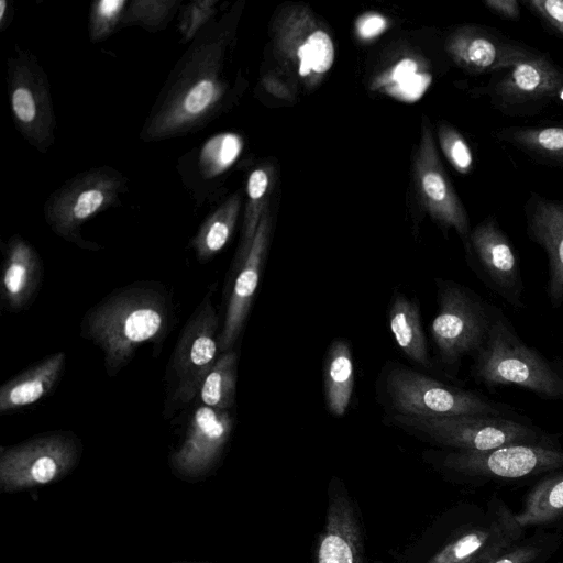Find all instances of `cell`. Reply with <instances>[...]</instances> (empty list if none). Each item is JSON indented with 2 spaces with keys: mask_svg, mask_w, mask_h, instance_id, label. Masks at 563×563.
Listing matches in <instances>:
<instances>
[{
  "mask_svg": "<svg viewBox=\"0 0 563 563\" xmlns=\"http://www.w3.org/2000/svg\"><path fill=\"white\" fill-rule=\"evenodd\" d=\"M175 322L172 294L155 282H137L104 296L85 313L80 335L103 354L104 369L113 377L144 343L157 349Z\"/></svg>",
  "mask_w": 563,
  "mask_h": 563,
  "instance_id": "1",
  "label": "cell"
},
{
  "mask_svg": "<svg viewBox=\"0 0 563 563\" xmlns=\"http://www.w3.org/2000/svg\"><path fill=\"white\" fill-rule=\"evenodd\" d=\"M474 375L488 386L517 385L541 397L563 400V376L518 338L495 307L486 341L477 351Z\"/></svg>",
  "mask_w": 563,
  "mask_h": 563,
  "instance_id": "2",
  "label": "cell"
},
{
  "mask_svg": "<svg viewBox=\"0 0 563 563\" xmlns=\"http://www.w3.org/2000/svg\"><path fill=\"white\" fill-rule=\"evenodd\" d=\"M395 424L429 441L459 451H487L509 444L559 446L555 437L510 417L457 415L421 417L395 415Z\"/></svg>",
  "mask_w": 563,
  "mask_h": 563,
  "instance_id": "3",
  "label": "cell"
},
{
  "mask_svg": "<svg viewBox=\"0 0 563 563\" xmlns=\"http://www.w3.org/2000/svg\"><path fill=\"white\" fill-rule=\"evenodd\" d=\"M211 288L180 331L166 373L168 404L178 408L198 396L219 356V318ZM166 400V401H167Z\"/></svg>",
  "mask_w": 563,
  "mask_h": 563,
  "instance_id": "4",
  "label": "cell"
},
{
  "mask_svg": "<svg viewBox=\"0 0 563 563\" xmlns=\"http://www.w3.org/2000/svg\"><path fill=\"white\" fill-rule=\"evenodd\" d=\"M82 445L69 431H52L0 450V485L13 493L46 485L69 473Z\"/></svg>",
  "mask_w": 563,
  "mask_h": 563,
  "instance_id": "5",
  "label": "cell"
},
{
  "mask_svg": "<svg viewBox=\"0 0 563 563\" xmlns=\"http://www.w3.org/2000/svg\"><path fill=\"white\" fill-rule=\"evenodd\" d=\"M387 394L398 415L445 417L492 415L506 417L503 406L470 390L444 385L416 371L396 367L387 376Z\"/></svg>",
  "mask_w": 563,
  "mask_h": 563,
  "instance_id": "6",
  "label": "cell"
},
{
  "mask_svg": "<svg viewBox=\"0 0 563 563\" xmlns=\"http://www.w3.org/2000/svg\"><path fill=\"white\" fill-rule=\"evenodd\" d=\"M497 74L481 91L504 115H534L563 95V68L540 51Z\"/></svg>",
  "mask_w": 563,
  "mask_h": 563,
  "instance_id": "7",
  "label": "cell"
},
{
  "mask_svg": "<svg viewBox=\"0 0 563 563\" xmlns=\"http://www.w3.org/2000/svg\"><path fill=\"white\" fill-rule=\"evenodd\" d=\"M492 306L485 305L467 288L444 282L439 287V312L431 335L440 358L446 365L477 352L486 341Z\"/></svg>",
  "mask_w": 563,
  "mask_h": 563,
  "instance_id": "8",
  "label": "cell"
},
{
  "mask_svg": "<svg viewBox=\"0 0 563 563\" xmlns=\"http://www.w3.org/2000/svg\"><path fill=\"white\" fill-rule=\"evenodd\" d=\"M442 466L481 482L515 481L563 470V450L539 444H509L487 451L452 450L443 456Z\"/></svg>",
  "mask_w": 563,
  "mask_h": 563,
  "instance_id": "9",
  "label": "cell"
},
{
  "mask_svg": "<svg viewBox=\"0 0 563 563\" xmlns=\"http://www.w3.org/2000/svg\"><path fill=\"white\" fill-rule=\"evenodd\" d=\"M274 46L282 64L310 89L322 81L335 58L331 35L306 8L290 9L279 19Z\"/></svg>",
  "mask_w": 563,
  "mask_h": 563,
  "instance_id": "10",
  "label": "cell"
},
{
  "mask_svg": "<svg viewBox=\"0 0 563 563\" xmlns=\"http://www.w3.org/2000/svg\"><path fill=\"white\" fill-rule=\"evenodd\" d=\"M523 534L515 512L494 496L478 521L462 529L426 563H489Z\"/></svg>",
  "mask_w": 563,
  "mask_h": 563,
  "instance_id": "11",
  "label": "cell"
},
{
  "mask_svg": "<svg viewBox=\"0 0 563 563\" xmlns=\"http://www.w3.org/2000/svg\"><path fill=\"white\" fill-rule=\"evenodd\" d=\"M413 172L417 191L426 211L443 228H453L467 245L471 233L468 216L442 166L426 117Z\"/></svg>",
  "mask_w": 563,
  "mask_h": 563,
  "instance_id": "12",
  "label": "cell"
},
{
  "mask_svg": "<svg viewBox=\"0 0 563 563\" xmlns=\"http://www.w3.org/2000/svg\"><path fill=\"white\" fill-rule=\"evenodd\" d=\"M466 249L484 283L509 305L522 307L519 260L494 216H488L471 230Z\"/></svg>",
  "mask_w": 563,
  "mask_h": 563,
  "instance_id": "13",
  "label": "cell"
},
{
  "mask_svg": "<svg viewBox=\"0 0 563 563\" xmlns=\"http://www.w3.org/2000/svg\"><path fill=\"white\" fill-rule=\"evenodd\" d=\"M445 49L461 69L472 75L503 71L539 52L495 29L478 24L457 26L448 35Z\"/></svg>",
  "mask_w": 563,
  "mask_h": 563,
  "instance_id": "14",
  "label": "cell"
},
{
  "mask_svg": "<svg viewBox=\"0 0 563 563\" xmlns=\"http://www.w3.org/2000/svg\"><path fill=\"white\" fill-rule=\"evenodd\" d=\"M232 429L229 410L199 404L188 420L183 442L170 456L174 472L185 478L206 475L219 461Z\"/></svg>",
  "mask_w": 563,
  "mask_h": 563,
  "instance_id": "15",
  "label": "cell"
},
{
  "mask_svg": "<svg viewBox=\"0 0 563 563\" xmlns=\"http://www.w3.org/2000/svg\"><path fill=\"white\" fill-rule=\"evenodd\" d=\"M269 233L271 220L266 209L258 223L250 251L238 268L239 271L229 295L223 325L219 332L220 353L233 350L243 330L260 282L269 242Z\"/></svg>",
  "mask_w": 563,
  "mask_h": 563,
  "instance_id": "16",
  "label": "cell"
},
{
  "mask_svg": "<svg viewBox=\"0 0 563 563\" xmlns=\"http://www.w3.org/2000/svg\"><path fill=\"white\" fill-rule=\"evenodd\" d=\"M523 210L528 236L547 253V290L552 307L558 308L563 302V200L532 192Z\"/></svg>",
  "mask_w": 563,
  "mask_h": 563,
  "instance_id": "17",
  "label": "cell"
},
{
  "mask_svg": "<svg viewBox=\"0 0 563 563\" xmlns=\"http://www.w3.org/2000/svg\"><path fill=\"white\" fill-rule=\"evenodd\" d=\"M361 529L350 498L331 493L317 563H363Z\"/></svg>",
  "mask_w": 563,
  "mask_h": 563,
  "instance_id": "18",
  "label": "cell"
},
{
  "mask_svg": "<svg viewBox=\"0 0 563 563\" xmlns=\"http://www.w3.org/2000/svg\"><path fill=\"white\" fill-rule=\"evenodd\" d=\"M66 354L57 352L7 380L0 388V413L21 410L46 397L58 384Z\"/></svg>",
  "mask_w": 563,
  "mask_h": 563,
  "instance_id": "19",
  "label": "cell"
},
{
  "mask_svg": "<svg viewBox=\"0 0 563 563\" xmlns=\"http://www.w3.org/2000/svg\"><path fill=\"white\" fill-rule=\"evenodd\" d=\"M42 264L36 252L23 241L12 242L1 275V298L8 310L26 309L42 282Z\"/></svg>",
  "mask_w": 563,
  "mask_h": 563,
  "instance_id": "20",
  "label": "cell"
},
{
  "mask_svg": "<svg viewBox=\"0 0 563 563\" xmlns=\"http://www.w3.org/2000/svg\"><path fill=\"white\" fill-rule=\"evenodd\" d=\"M493 136L531 159L563 167V124L539 126H503Z\"/></svg>",
  "mask_w": 563,
  "mask_h": 563,
  "instance_id": "21",
  "label": "cell"
},
{
  "mask_svg": "<svg viewBox=\"0 0 563 563\" xmlns=\"http://www.w3.org/2000/svg\"><path fill=\"white\" fill-rule=\"evenodd\" d=\"M432 79L423 60L407 56L377 74L369 87L397 101L413 103L423 97Z\"/></svg>",
  "mask_w": 563,
  "mask_h": 563,
  "instance_id": "22",
  "label": "cell"
},
{
  "mask_svg": "<svg viewBox=\"0 0 563 563\" xmlns=\"http://www.w3.org/2000/svg\"><path fill=\"white\" fill-rule=\"evenodd\" d=\"M521 528L552 523L563 517V470L547 473L528 492L515 514Z\"/></svg>",
  "mask_w": 563,
  "mask_h": 563,
  "instance_id": "23",
  "label": "cell"
},
{
  "mask_svg": "<svg viewBox=\"0 0 563 563\" xmlns=\"http://www.w3.org/2000/svg\"><path fill=\"white\" fill-rule=\"evenodd\" d=\"M388 320L399 349L413 362L429 366L427 343L417 303L404 295L396 296L389 309Z\"/></svg>",
  "mask_w": 563,
  "mask_h": 563,
  "instance_id": "24",
  "label": "cell"
},
{
  "mask_svg": "<svg viewBox=\"0 0 563 563\" xmlns=\"http://www.w3.org/2000/svg\"><path fill=\"white\" fill-rule=\"evenodd\" d=\"M354 371L351 350L345 341H335L325 360L324 389L329 410L342 416L351 400Z\"/></svg>",
  "mask_w": 563,
  "mask_h": 563,
  "instance_id": "25",
  "label": "cell"
},
{
  "mask_svg": "<svg viewBox=\"0 0 563 563\" xmlns=\"http://www.w3.org/2000/svg\"><path fill=\"white\" fill-rule=\"evenodd\" d=\"M236 368L235 351L221 352L201 384L200 404L218 410L231 409L235 400Z\"/></svg>",
  "mask_w": 563,
  "mask_h": 563,
  "instance_id": "26",
  "label": "cell"
},
{
  "mask_svg": "<svg viewBox=\"0 0 563 563\" xmlns=\"http://www.w3.org/2000/svg\"><path fill=\"white\" fill-rule=\"evenodd\" d=\"M269 185L271 175L266 168H256L249 176V203L245 213L243 238L235 261L238 268L246 257L261 218L267 209L265 202Z\"/></svg>",
  "mask_w": 563,
  "mask_h": 563,
  "instance_id": "27",
  "label": "cell"
},
{
  "mask_svg": "<svg viewBox=\"0 0 563 563\" xmlns=\"http://www.w3.org/2000/svg\"><path fill=\"white\" fill-rule=\"evenodd\" d=\"M236 207H229L216 217L195 240L199 262L205 263L227 244L235 220Z\"/></svg>",
  "mask_w": 563,
  "mask_h": 563,
  "instance_id": "28",
  "label": "cell"
},
{
  "mask_svg": "<svg viewBox=\"0 0 563 563\" xmlns=\"http://www.w3.org/2000/svg\"><path fill=\"white\" fill-rule=\"evenodd\" d=\"M437 132L440 147L451 166L462 175L470 174L474 169L475 157L466 139L445 122L438 125Z\"/></svg>",
  "mask_w": 563,
  "mask_h": 563,
  "instance_id": "29",
  "label": "cell"
},
{
  "mask_svg": "<svg viewBox=\"0 0 563 563\" xmlns=\"http://www.w3.org/2000/svg\"><path fill=\"white\" fill-rule=\"evenodd\" d=\"M555 545L553 536L521 540L489 563H541Z\"/></svg>",
  "mask_w": 563,
  "mask_h": 563,
  "instance_id": "30",
  "label": "cell"
},
{
  "mask_svg": "<svg viewBox=\"0 0 563 563\" xmlns=\"http://www.w3.org/2000/svg\"><path fill=\"white\" fill-rule=\"evenodd\" d=\"M242 141L233 133L221 134L212 139L205 148V158L214 172L229 167L240 155Z\"/></svg>",
  "mask_w": 563,
  "mask_h": 563,
  "instance_id": "31",
  "label": "cell"
},
{
  "mask_svg": "<svg viewBox=\"0 0 563 563\" xmlns=\"http://www.w3.org/2000/svg\"><path fill=\"white\" fill-rule=\"evenodd\" d=\"M521 2L548 30L563 38V0H522Z\"/></svg>",
  "mask_w": 563,
  "mask_h": 563,
  "instance_id": "32",
  "label": "cell"
},
{
  "mask_svg": "<svg viewBox=\"0 0 563 563\" xmlns=\"http://www.w3.org/2000/svg\"><path fill=\"white\" fill-rule=\"evenodd\" d=\"M388 27L387 19L377 12H367L358 16L355 32L363 41H371L382 35Z\"/></svg>",
  "mask_w": 563,
  "mask_h": 563,
  "instance_id": "33",
  "label": "cell"
},
{
  "mask_svg": "<svg viewBox=\"0 0 563 563\" xmlns=\"http://www.w3.org/2000/svg\"><path fill=\"white\" fill-rule=\"evenodd\" d=\"M214 93L213 82L206 79L196 84L187 93L184 108L187 112L196 114L201 112L212 100Z\"/></svg>",
  "mask_w": 563,
  "mask_h": 563,
  "instance_id": "34",
  "label": "cell"
},
{
  "mask_svg": "<svg viewBox=\"0 0 563 563\" xmlns=\"http://www.w3.org/2000/svg\"><path fill=\"white\" fill-rule=\"evenodd\" d=\"M103 199V194L97 189L84 191L73 207V219L80 221L88 218L100 208Z\"/></svg>",
  "mask_w": 563,
  "mask_h": 563,
  "instance_id": "35",
  "label": "cell"
},
{
  "mask_svg": "<svg viewBox=\"0 0 563 563\" xmlns=\"http://www.w3.org/2000/svg\"><path fill=\"white\" fill-rule=\"evenodd\" d=\"M12 107L15 115L25 123L35 117V102L32 93L25 88H18L12 95Z\"/></svg>",
  "mask_w": 563,
  "mask_h": 563,
  "instance_id": "36",
  "label": "cell"
},
{
  "mask_svg": "<svg viewBox=\"0 0 563 563\" xmlns=\"http://www.w3.org/2000/svg\"><path fill=\"white\" fill-rule=\"evenodd\" d=\"M483 4L500 19L508 21L520 19L521 10L517 0H484Z\"/></svg>",
  "mask_w": 563,
  "mask_h": 563,
  "instance_id": "37",
  "label": "cell"
},
{
  "mask_svg": "<svg viewBox=\"0 0 563 563\" xmlns=\"http://www.w3.org/2000/svg\"><path fill=\"white\" fill-rule=\"evenodd\" d=\"M120 0H103L98 3V12L101 16L110 19L115 15L119 9L123 5Z\"/></svg>",
  "mask_w": 563,
  "mask_h": 563,
  "instance_id": "38",
  "label": "cell"
},
{
  "mask_svg": "<svg viewBox=\"0 0 563 563\" xmlns=\"http://www.w3.org/2000/svg\"><path fill=\"white\" fill-rule=\"evenodd\" d=\"M4 9H5V1L1 0L0 1V20H2V18H3Z\"/></svg>",
  "mask_w": 563,
  "mask_h": 563,
  "instance_id": "39",
  "label": "cell"
},
{
  "mask_svg": "<svg viewBox=\"0 0 563 563\" xmlns=\"http://www.w3.org/2000/svg\"><path fill=\"white\" fill-rule=\"evenodd\" d=\"M198 563H201V562H198Z\"/></svg>",
  "mask_w": 563,
  "mask_h": 563,
  "instance_id": "40",
  "label": "cell"
}]
</instances>
